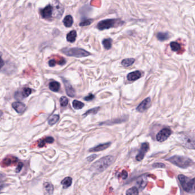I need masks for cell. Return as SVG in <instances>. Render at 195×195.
I'll list each match as a JSON object with an SVG mask.
<instances>
[{"label": "cell", "instance_id": "6da1fadb", "mask_svg": "<svg viewBox=\"0 0 195 195\" xmlns=\"http://www.w3.org/2000/svg\"><path fill=\"white\" fill-rule=\"evenodd\" d=\"M113 161L114 157L112 156L109 155L103 157L91 165L90 170L95 173H101L111 165Z\"/></svg>", "mask_w": 195, "mask_h": 195}, {"label": "cell", "instance_id": "7a4b0ae2", "mask_svg": "<svg viewBox=\"0 0 195 195\" xmlns=\"http://www.w3.org/2000/svg\"><path fill=\"white\" fill-rule=\"evenodd\" d=\"M167 161L182 168H188L194 165V162L192 159L184 156L175 155L167 158Z\"/></svg>", "mask_w": 195, "mask_h": 195}, {"label": "cell", "instance_id": "3957f363", "mask_svg": "<svg viewBox=\"0 0 195 195\" xmlns=\"http://www.w3.org/2000/svg\"><path fill=\"white\" fill-rule=\"evenodd\" d=\"M178 180L184 191L188 193L195 192V178H191L183 175H179Z\"/></svg>", "mask_w": 195, "mask_h": 195}, {"label": "cell", "instance_id": "277c9868", "mask_svg": "<svg viewBox=\"0 0 195 195\" xmlns=\"http://www.w3.org/2000/svg\"><path fill=\"white\" fill-rule=\"evenodd\" d=\"M62 52L68 56L77 58L87 57L90 55V53L88 51L79 48H65L62 50Z\"/></svg>", "mask_w": 195, "mask_h": 195}, {"label": "cell", "instance_id": "5b68a950", "mask_svg": "<svg viewBox=\"0 0 195 195\" xmlns=\"http://www.w3.org/2000/svg\"><path fill=\"white\" fill-rule=\"evenodd\" d=\"M123 22V21L118 19H106L99 22L97 25V27L100 31H103L121 25Z\"/></svg>", "mask_w": 195, "mask_h": 195}, {"label": "cell", "instance_id": "8992f818", "mask_svg": "<svg viewBox=\"0 0 195 195\" xmlns=\"http://www.w3.org/2000/svg\"><path fill=\"white\" fill-rule=\"evenodd\" d=\"M172 131L170 129L165 128L158 132L156 135V140L158 142H164L167 140L169 136L171 135Z\"/></svg>", "mask_w": 195, "mask_h": 195}, {"label": "cell", "instance_id": "52a82bcc", "mask_svg": "<svg viewBox=\"0 0 195 195\" xmlns=\"http://www.w3.org/2000/svg\"><path fill=\"white\" fill-rule=\"evenodd\" d=\"M180 143L185 147L194 149H195V140L188 136H182L180 138Z\"/></svg>", "mask_w": 195, "mask_h": 195}, {"label": "cell", "instance_id": "ba28073f", "mask_svg": "<svg viewBox=\"0 0 195 195\" xmlns=\"http://www.w3.org/2000/svg\"><path fill=\"white\" fill-rule=\"evenodd\" d=\"M149 145L148 143H144L141 145L140 149L139 152L137 156H136V159L137 161H140L144 158L145 155L148 151H149Z\"/></svg>", "mask_w": 195, "mask_h": 195}, {"label": "cell", "instance_id": "9c48e42d", "mask_svg": "<svg viewBox=\"0 0 195 195\" xmlns=\"http://www.w3.org/2000/svg\"><path fill=\"white\" fill-rule=\"evenodd\" d=\"M53 13V7L51 5H49L40 12L41 16L45 19H51Z\"/></svg>", "mask_w": 195, "mask_h": 195}, {"label": "cell", "instance_id": "30bf717a", "mask_svg": "<svg viewBox=\"0 0 195 195\" xmlns=\"http://www.w3.org/2000/svg\"><path fill=\"white\" fill-rule=\"evenodd\" d=\"M151 99L150 97H147L141 103L138 105L136 108L137 111L139 112H144L146 110L148 109L151 104Z\"/></svg>", "mask_w": 195, "mask_h": 195}, {"label": "cell", "instance_id": "8fae6325", "mask_svg": "<svg viewBox=\"0 0 195 195\" xmlns=\"http://www.w3.org/2000/svg\"><path fill=\"white\" fill-rule=\"evenodd\" d=\"M62 80L64 82V84L65 86V90H66V94L71 97H74L76 95L75 90L73 89L72 85L68 81H67L64 78L62 79Z\"/></svg>", "mask_w": 195, "mask_h": 195}, {"label": "cell", "instance_id": "7c38bea8", "mask_svg": "<svg viewBox=\"0 0 195 195\" xmlns=\"http://www.w3.org/2000/svg\"><path fill=\"white\" fill-rule=\"evenodd\" d=\"M111 143H106L104 144H99L95 147L89 149L90 152H98L105 150L108 148L110 147Z\"/></svg>", "mask_w": 195, "mask_h": 195}, {"label": "cell", "instance_id": "4fadbf2b", "mask_svg": "<svg viewBox=\"0 0 195 195\" xmlns=\"http://www.w3.org/2000/svg\"><path fill=\"white\" fill-rule=\"evenodd\" d=\"M12 107L18 113H23L26 108L25 104L23 103H21L20 101H17V102L13 103Z\"/></svg>", "mask_w": 195, "mask_h": 195}, {"label": "cell", "instance_id": "5bb4252c", "mask_svg": "<svg viewBox=\"0 0 195 195\" xmlns=\"http://www.w3.org/2000/svg\"><path fill=\"white\" fill-rule=\"evenodd\" d=\"M141 77V73L139 71H137L129 73L127 76V79L129 81H134L140 79Z\"/></svg>", "mask_w": 195, "mask_h": 195}, {"label": "cell", "instance_id": "9a60e30c", "mask_svg": "<svg viewBox=\"0 0 195 195\" xmlns=\"http://www.w3.org/2000/svg\"><path fill=\"white\" fill-rule=\"evenodd\" d=\"M54 139L52 137H47L45 138L44 139H42L39 141L38 143V147H44L46 144H51L54 142Z\"/></svg>", "mask_w": 195, "mask_h": 195}, {"label": "cell", "instance_id": "2e32d148", "mask_svg": "<svg viewBox=\"0 0 195 195\" xmlns=\"http://www.w3.org/2000/svg\"><path fill=\"white\" fill-rule=\"evenodd\" d=\"M17 161V158H11V157H7L5 158L2 162V164L3 166L7 167L12 164L13 163H16Z\"/></svg>", "mask_w": 195, "mask_h": 195}, {"label": "cell", "instance_id": "e0dca14e", "mask_svg": "<svg viewBox=\"0 0 195 195\" xmlns=\"http://www.w3.org/2000/svg\"><path fill=\"white\" fill-rule=\"evenodd\" d=\"M44 187L45 191L46 192L48 195H51L54 191L53 186L49 182H45L44 184Z\"/></svg>", "mask_w": 195, "mask_h": 195}, {"label": "cell", "instance_id": "ac0fdd59", "mask_svg": "<svg viewBox=\"0 0 195 195\" xmlns=\"http://www.w3.org/2000/svg\"><path fill=\"white\" fill-rule=\"evenodd\" d=\"M63 22L66 27H71L73 24V19L71 15H68L64 18Z\"/></svg>", "mask_w": 195, "mask_h": 195}, {"label": "cell", "instance_id": "d6986e66", "mask_svg": "<svg viewBox=\"0 0 195 195\" xmlns=\"http://www.w3.org/2000/svg\"><path fill=\"white\" fill-rule=\"evenodd\" d=\"M72 184V178L71 177H66L61 182V184L63 186V188L66 189L71 187Z\"/></svg>", "mask_w": 195, "mask_h": 195}, {"label": "cell", "instance_id": "ffe728a7", "mask_svg": "<svg viewBox=\"0 0 195 195\" xmlns=\"http://www.w3.org/2000/svg\"><path fill=\"white\" fill-rule=\"evenodd\" d=\"M77 37V32L75 31H72L69 33L66 36L67 41L70 42H74Z\"/></svg>", "mask_w": 195, "mask_h": 195}, {"label": "cell", "instance_id": "44dd1931", "mask_svg": "<svg viewBox=\"0 0 195 195\" xmlns=\"http://www.w3.org/2000/svg\"><path fill=\"white\" fill-rule=\"evenodd\" d=\"M49 89L53 92H58L60 88V83L56 81H52L49 83Z\"/></svg>", "mask_w": 195, "mask_h": 195}, {"label": "cell", "instance_id": "7402d4cb", "mask_svg": "<svg viewBox=\"0 0 195 195\" xmlns=\"http://www.w3.org/2000/svg\"><path fill=\"white\" fill-rule=\"evenodd\" d=\"M60 119V116L58 115H51L48 119V124L50 125H53L54 124L56 123Z\"/></svg>", "mask_w": 195, "mask_h": 195}, {"label": "cell", "instance_id": "603a6c76", "mask_svg": "<svg viewBox=\"0 0 195 195\" xmlns=\"http://www.w3.org/2000/svg\"><path fill=\"white\" fill-rule=\"evenodd\" d=\"M134 61H135V60L134 58H126V59H124L121 62V64L124 66L128 67L132 65Z\"/></svg>", "mask_w": 195, "mask_h": 195}, {"label": "cell", "instance_id": "cb8c5ba5", "mask_svg": "<svg viewBox=\"0 0 195 195\" xmlns=\"http://www.w3.org/2000/svg\"><path fill=\"white\" fill-rule=\"evenodd\" d=\"M73 106L75 110H81L84 106V104L78 100H74L73 101Z\"/></svg>", "mask_w": 195, "mask_h": 195}, {"label": "cell", "instance_id": "d4e9b609", "mask_svg": "<svg viewBox=\"0 0 195 195\" xmlns=\"http://www.w3.org/2000/svg\"><path fill=\"white\" fill-rule=\"evenodd\" d=\"M112 43V40L110 38L104 39L103 41V45L105 49H110L111 48Z\"/></svg>", "mask_w": 195, "mask_h": 195}, {"label": "cell", "instance_id": "484cf974", "mask_svg": "<svg viewBox=\"0 0 195 195\" xmlns=\"http://www.w3.org/2000/svg\"><path fill=\"white\" fill-rule=\"evenodd\" d=\"M126 195H139V190L137 187H133L127 190Z\"/></svg>", "mask_w": 195, "mask_h": 195}, {"label": "cell", "instance_id": "4316f807", "mask_svg": "<svg viewBox=\"0 0 195 195\" xmlns=\"http://www.w3.org/2000/svg\"><path fill=\"white\" fill-rule=\"evenodd\" d=\"M157 37L160 41H165L169 38V34L168 33H163L159 32L157 34Z\"/></svg>", "mask_w": 195, "mask_h": 195}, {"label": "cell", "instance_id": "83f0119b", "mask_svg": "<svg viewBox=\"0 0 195 195\" xmlns=\"http://www.w3.org/2000/svg\"><path fill=\"white\" fill-rule=\"evenodd\" d=\"M32 93V90L29 88H24L21 92V95L22 97H27Z\"/></svg>", "mask_w": 195, "mask_h": 195}, {"label": "cell", "instance_id": "f1b7e54d", "mask_svg": "<svg viewBox=\"0 0 195 195\" xmlns=\"http://www.w3.org/2000/svg\"><path fill=\"white\" fill-rule=\"evenodd\" d=\"M172 51H178L181 49L180 45L176 42H172L170 44Z\"/></svg>", "mask_w": 195, "mask_h": 195}, {"label": "cell", "instance_id": "f546056e", "mask_svg": "<svg viewBox=\"0 0 195 195\" xmlns=\"http://www.w3.org/2000/svg\"><path fill=\"white\" fill-rule=\"evenodd\" d=\"M60 102L62 106H66L68 104V99L65 96H62L60 98Z\"/></svg>", "mask_w": 195, "mask_h": 195}, {"label": "cell", "instance_id": "4dcf8cb0", "mask_svg": "<svg viewBox=\"0 0 195 195\" xmlns=\"http://www.w3.org/2000/svg\"><path fill=\"white\" fill-rule=\"evenodd\" d=\"M93 20L92 19H88L85 20L83 21L82 22H80V26L81 27H86V26H88L90 24H92L93 22Z\"/></svg>", "mask_w": 195, "mask_h": 195}, {"label": "cell", "instance_id": "1f68e13d", "mask_svg": "<svg viewBox=\"0 0 195 195\" xmlns=\"http://www.w3.org/2000/svg\"><path fill=\"white\" fill-rule=\"evenodd\" d=\"M100 108H94V109H92V110H88L86 113L85 114V115H88L89 113H92L93 114H96L97 112V111L99 110V109Z\"/></svg>", "mask_w": 195, "mask_h": 195}, {"label": "cell", "instance_id": "d6a6232c", "mask_svg": "<svg viewBox=\"0 0 195 195\" xmlns=\"http://www.w3.org/2000/svg\"><path fill=\"white\" fill-rule=\"evenodd\" d=\"M153 166L154 167V168H165V164H164L163 163H155L153 165Z\"/></svg>", "mask_w": 195, "mask_h": 195}, {"label": "cell", "instance_id": "836d02e7", "mask_svg": "<svg viewBox=\"0 0 195 195\" xmlns=\"http://www.w3.org/2000/svg\"><path fill=\"white\" fill-rule=\"evenodd\" d=\"M97 157V154H92L91 156L88 157L87 158H86V160H87V161H88V162H91V161H92L93 160H94Z\"/></svg>", "mask_w": 195, "mask_h": 195}, {"label": "cell", "instance_id": "e575fe53", "mask_svg": "<svg viewBox=\"0 0 195 195\" xmlns=\"http://www.w3.org/2000/svg\"><path fill=\"white\" fill-rule=\"evenodd\" d=\"M23 165H23V164H22V163H21V162L20 163H19L17 168H16V172L17 173H19V172L21 171L22 167H23Z\"/></svg>", "mask_w": 195, "mask_h": 195}, {"label": "cell", "instance_id": "d590c367", "mask_svg": "<svg viewBox=\"0 0 195 195\" xmlns=\"http://www.w3.org/2000/svg\"><path fill=\"white\" fill-rule=\"evenodd\" d=\"M94 97H95V96L92 94H89V95L88 96H86L85 97V98H84V100H86V101H91V100H92L93 99H94Z\"/></svg>", "mask_w": 195, "mask_h": 195}, {"label": "cell", "instance_id": "8d00e7d4", "mask_svg": "<svg viewBox=\"0 0 195 195\" xmlns=\"http://www.w3.org/2000/svg\"><path fill=\"white\" fill-rule=\"evenodd\" d=\"M5 65V62L2 58V53L0 52V70Z\"/></svg>", "mask_w": 195, "mask_h": 195}, {"label": "cell", "instance_id": "74e56055", "mask_svg": "<svg viewBox=\"0 0 195 195\" xmlns=\"http://www.w3.org/2000/svg\"><path fill=\"white\" fill-rule=\"evenodd\" d=\"M49 65L50 66H51V67L55 66V65H56V62L55 61V60H54V59L50 60L49 61Z\"/></svg>", "mask_w": 195, "mask_h": 195}, {"label": "cell", "instance_id": "f35d334b", "mask_svg": "<svg viewBox=\"0 0 195 195\" xmlns=\"http://www.w3.org/2000/svg\"><path fill=\"white\" fill-rule=\"evenodd\" d=\"M121 178H123V179H125V178H127V176H128V173H127V172L124 171L122 173H121Z\"/></svg>", "mask_w": 195, "mask_h": 195}, {"label": "cell", "instance_id": "ab89813d", "mask_svg": "<svg viewBox=\"0 0 195 195\" xmlns=\"http://www.w3.org/2000/svg\"><path fill=\"white\" fill-rule=\"evenodd\" d=\"M4 187H5L4 184H3V183H1V182H0V191H1V189H2L4 188Z\"/></svg>", "mask_w": 195, "mask_h": 195}]
</instances>
